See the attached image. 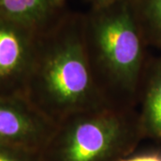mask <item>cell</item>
I'll return each mask as SVG.
<instances>
[{"instance_id":"cell-1","label":"cell","mask_w":161,"mask_h":161,"mask_svg":"<svg viewBox=\"0 0 161 161\" xmlns=\"http://www.w3.org/2000/svg\"><path fill=\"white\" fill-rule=\"evenodd\" d=\"M24 97L56 125L78 112L112 107L92 75L82 14L63 13L39 35Z\"/></svg>"},{"instance_id":"cell-2","label":"cell","mask_w":161,"mask_h":161,"mask_svg":"<svg viewBox=\"0 0 161 161\" xmlns=\"http://www.w3.org/2000/svg\"><path fill=\"white\" fill-rule=\"evenodd\" d=\"M92 75L110 106L132 110L147 66L144 40L132 0L91 8L82 14Z\"/></svg>"},{"instance_id":"cell-3","label":"cell","mask_w":161,"mask_h":161,"mask_svg":"<svg viewBox=\"0 0 161 161\" xmlns=\"http://www.w3.org/2000/svg\"><path fill=\"white\" fill-rule=\"evenodd\" d=\"M142 139L132 110H85L58 123L40 151V161H120L132 154Z\"/></svg>"},{"instance_id":"cell-4","label":"cell","mask_w":161,"mask_h":161,"mask_svg":"<svg viewBox=\"0 0 161 161\" xmlns=\"http://www.w3.org/2000/svg\"><path fill=\"white\" fill-rule=\"evenodd\" d=\"M40 34L0 17V95L24 96Z\"/></svg>"},{"instance_id":"cell-5","label":"cell","mask_w":161,"mask_h":161,"mask_svg":"<svg viewBox=\"0 0 161 161\" xmlns=\"http://www.w3.org/2000/svg\"><path fill=\"white\" fill-rule=\"evenodd\" d=\"M56 127L24 96L0 95V144L40 152Z\"/></svg>"},{"instance_id":"cell-6","label":"cell","mask_w":161,"mask_h":161,"mask_svg":"<svg viewBox=\"0 0 161 161\" xmlns=\"http://www.w3.org/2000/svg\"><path fill=\"white\" fill-rule=\"evenodd\" d=\"M138 101L137 118L142 137L161 142V58L147 64Z\"/></svg>"},{"instance_id":"cell-7","label":"cell","mask_w":161,"mask_h":161,"mask_svg":"<svg viewBox=\"0 0 161 161\" xmlns=\"http://www.w3.org/2000/svg\"><path fill=\"white\" fill-rule=\"evenodd\" d=\"M51 0H0V17L21 23L41 33L62 14Z\"/></svg>"},{"instance_id":"cell-8","label":"cell","mask_w":161,"mask_h":161,"mask_svg":"<svg viewBox=\"0 0 161 161\" xmlns=\"http://www.w3.org/2000/svg\"><path fill=\"white\" fill-rule=\"evenodd\" d=\"M147 46L161 49V0H132Z\"/></svg>"},{"instance_id":"cell-9","label":"cell","mask_w":161,"mask_h":161,"mask_svg":"<svg viewBox=\"0 0 161 161\" xmlns=\"http://www.w3.org/2000/svg\"><path fill=\"white\" fill-rule=\"evenodd\" d=\"M0 161H40V152L23 147L0 144Z\"/></svg>"},{"instance_id":"cell-10","label":"cell","mask_w":161,"mask_h":161,"mask_svg":"<svg viewBox=\"0 0 161 161\" xmlns=\"http://www.w3.org/2000/svg\"><path fill=\"white\" fill-rule=\"evenodd\" d=\"M120 161H161V155L159 154H145L135 157H127Z\"/></svg>"},{"instance_id":"cell-11","label":"cell","mask_w":161,"mask_h":161,"mask_svg":"<svg viewBox=\"0 0 161 161\" xmlns=\"http://www.w3.org/2000/svg\"><path fill=\"white\" fill-rule=\"evenodd\" d=\"M87 1L91 4L92 8H94V7H100V6L110 5L121 0H87Z\"/></svg>"},{"instance_id":"cell-12","label":"cell","mask_w":161,"mask_h":161,"mask_svg":"<svg viewBox=\"0 0 161 161\" xmlns=\"http://www.w3.org/2000/svg\"><path fill=\"white\" fill-rule=\"evenodd\" d=\"M56 2H57V4L58 5L59 7H61L62 9H63L64 6V2H65V0H56Z\"/></svg>"}]
</instances>
